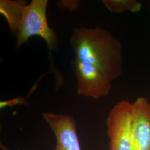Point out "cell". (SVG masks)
<instances>
[{
  "mask_svg": "<svg viewBox=\"0 0 150 150\" xmlns=\"http://www.w3.org/2000/svg\"><path fill=\"white\" fill-rule=\"evenodd\" d=\"M71 64L76 77L78 95L98 100L109 94L112 81L102 71L75 57Z\"/></svg>",
  "mask_w": 150,
  "mask_h": 150,
  "instance_id": "obj_3",
  "label": "cell"
},
{
  "mask_svg": "<svg viewBox=\"0 0 150 150\" xmlns=\"http://www.w3.org/2000/svg\"><path fill=\"white\" fill-rule=\"evenodd\" d=\"M133 102L122 100L116 104L107 118L109 150H133L131 120Z\"/></svg>",
  "mask_w": 150,
  "mask_h": 150,
  "instance_id": "obj_4",
  "label": "cell"
},
{
  "mask_svg": "<svg viewBox=\"0 0 150 150\" xmlns=\"http://www.w3.org/2000/svg\"><path fill=\"white\" fill-rule=\"evenodd\" d=\"M80 2L77 0H60L57 5L61 10H67L70 12H75L79 10Z\"/></svg>",
  "mask_w": 150,
  "mask_h": 150,
  "instance_id": "obj_8",
  "label": "cell"
},
{
  "mask_svg": "<svg viewBox=\"0 0 150 150\" xmlns=\"http://www.w3.org/2000/svg\"><path fill=\"white\" fill-rule=\"evenodd\" d=\"M48 4V0H32L29 4L21 1H0V13L16 38V49L28 43L34 36L43 38L50 52L57 49V34L49 26L47 21Z\"/></svg>",
  "mask_w": 150,
  "mask_h": 150,
  "instance_id": "obj_2",
  "label": "cell"
},
{
  "mask_svg": "<svg viewBox=\"0 0 150 150\" xmlns=\"http://www.w3.org/2000/svg\"><path fill=\"white\" fill-rule=\"evenodd\" d=\"M69 41L76 59L94 66L112 81L123 75L121 42L107 30L75 28Z\"/></svg>",
  "mask_w": 150,
  "mask_h": 150,
  "instance_id": "obj_1",
  "label": "cell"
},
{
  "mask_svg": "<svg viewBox=\"0 0 150 150\" xmlns=\"http://www.w3.org/2000/svg\"><path fill=\"white\" fill-rule=\"evenodd\" d=\"M103 4L111 13H136L141 10L142 4L136 0H103Z\"/></svg>",
  "mask_w": 150,
  "mask_h": 150,
  "instance_id": "obj_7",
  "label": "cell"
},
{
  "mask_svg": "<svg viewBox=\"0 0 150 150\" xmlns=\"http://www.w3.org/2000/svg\"><path fill=\"white\" fill-rule=\"evenodd\" d=\"M56 139L54 150H81L75 118L68 114L42 113Z\"/></svg>",
  "mask_w": 150,
  "mask_h": 150,
  "instance_id": "obj_5",
  "label": "cell"
},
{
  "mask_svg": "<svg viewBox=\"0 0 150 150\" xmlns=\"http://www.w3.org/2000/svg\"><path fill=\"white\" fill-rule=\"evenodd\" d=\"M131 131L133 150H150V102L145 97L133 102Z\"/></svg>",
  "mask_w": 150,
  "mask_h": 150,
  "instance_id": "obj_6",
  "label": "cell"
}]
</instances>
